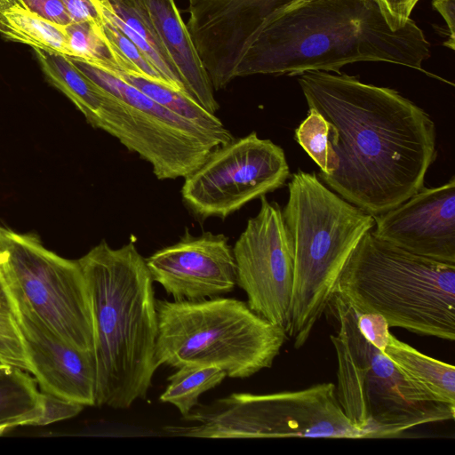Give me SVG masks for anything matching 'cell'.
<instances>
[{"label": "cell", "mask_w": 455, "mask_h": 455, "mask_svg": "<svg viewBox=\"0 0 455 455\" xmlns=\"http://www.w3.org/2000/svg\"><path fill=\"white\" fill-rule=\"evenodd\" d=\"M0 361L6 365L32 371L18 327L10 295L0 278Z\"/></svg>", "instance_id": "obj_25"}, {"label": "cell", "mask_w": 455, "mask_h": 455, "mask_svg": "<svg viewBox=\"0 0 455 455\" xmlns=\"http://www.w3.org/2000/svg\"><path fill=\"white\" fill-rule=\"evenodd\" d=\"M99 23L72 22L65 26L73 57L114 70V58L100 34Z\"/></svg>", "instance_id": "obj_26"}, {"label": "cell", "mask_w": 455, "mask_h": 455, "mask_svg": "<svg viewBox=\"0 0 455 455\" xmlns=\"http://www.w3.org/2000/svg\"><path fill=\"white\" fill-rule=\"evenodd\" d=\"M145 259L153 281L176 301L220 297L236 285L233 247L223 234L195 236L186 230L177 243Z\"/></svg>", "instance_id": "obj_14"}, {"label": "cell", "mask_w": 455, "mask_h": 455, "mask_svg": "<svg viewBox=\"0 0 455 455\" xmlns=\"http://www.w3.org/2000/svg\"><path fill=\"white\" fill-rule=\"evenodd\" d=\"M100 17L112 22L140 51L148 62L156 69L165 84L186 93L181 78L175 66L159 55L139 34L124 23L111 10L108 0H91Z\"/></svg>", "instance_id": "obj_27"}, {"label": "cell", "mask_w": 455, "mask_h": 455, "mask_svg": "<svg viewBox=\"0 0 455 455\" xmlns=\"http://www.w3.org/2000/svg\"><path fill=\"white\" fill-rule=\"evenodd\" d=\"M43 411V392L28 371L0 369V435L22 426L36 427Z\"/></svg>", "instance_id": "obj_20"}, {"label": "cell", "mask_w": 455, "mask_h": 455, "mask_svg": "<svg viewBox=\"0 0 455 455\" xmlns=\"http://www.w3.org/2000/svg\"><path fill=\"white\" fill-rule=\"evenodd\" d=\"M186 23L214 90L224 89L259 33L306 0H188Z\"/></svg>", "instance_id": "obj_13"}, {"label": "cell", "mask_w": 455, "mask_h": 455, "mask_svg": "<svg viewBox=\"0 0 455 455\" xmlns=\"http://www.w3.org/2000/svg\"><path fill=\"white\" fill-rule=\"evenodd\" d=\"M373 217L377 237L416 255L455 264L454 176Z\"/></svg>", "instance_id": "obj_15"}, {"label": "cell", "mask_w": 455, "mask_h": 455, "mask_svg": "<svg viewBox=\"0 0 455 455\" xmlns=\"http://www.w3.org/2000/svg\"><path fill=\"white\" fill-rule=\"evenodd\" d=\"M183 419L196 424L167 426L166 433L217 439L363 438L345 415L331 382L267 395L233 393L208 405L198 404Z\"/></svg>", "instance_id": "obj_9"}, {"label": "cell", "mask_w": 455, "mask_h": 455, "mask_svg": "<svg viewBox=\"0 0 455 455\" xmlns=\"http://www.w3.org/2000/svg\"><path fill=\"white\" fill-rule=\"evenodd\" d=\"M308 108L330 124L336 165L319 175L339 196L379 215L424 188L436 158L430 116L397 91L347 74L299 75Z\"/></svg>", "instance_id": "obj_1"}, {"label": "cell", "mask_w": 455, "mask_h": 455, "mask_svg": "<svg viewBox=\"0 0 455 455\" xmlns=\"http://www.w3.org/2000/svg\"><path fill=\"white\" fill-rule=\"evenodd\" d=\"M289 176L283 148L252 132L214 148L184 178L181 197L197 217L224 220L249 202L283 187Z\"/></svg>", "instance_id": "obj_11"}, {"label": "cell", "mask_w": 455, "mask_h": 455, "mask_svg": "<svg viewBox=\"0 0 455 455\" xmlns=\"http://www.w3.org/2000/svg\"><path fill=\"white\" fill-rule=\"evenodd\" d=\"M339 329L331 335L338 371L336 394L363 438L398 435L410 428L454 419L455 406L411 380L384 353L389 326L379 314L355 312L335 291L328 304Z\"/></svg>", "instance_id": "obj_4"}, {"label": "cell", "mask_w": 455, "mask_h": 455, "mask_svg": "<svg viewBox=\"0 0 455 455\" xmlns=\"http://www.w3.org/2000/svg\"><path fill=\"white\" fill-rule=\"evenodd\" d=\"M384 353L414 383L455 406V368L426 355L391 333Z\"/></svg>", "instance_id": "obj_19"}, {"label": "cell", "mask_w": 455, "mask_h": 455, "mask_svg": "<svg viewBox=\"0 0 455 455\" xmlns=\"http://www.w3.org/2000/svg\"><path fill=\"white\" fill-rule=\"evenodd\" d=\"M236 284L249 307L288 333L294 283V258L280 205L260 197L256 216L248 220L233 247Z\"/></svg>", "instance_id": "obj_12"}, {"label": "cell", "mask_w": 455, "mask_h": 455, "mask_svg": "<svg viewBox=\"0 0 455 455\" xmlns=\"http://www.w3.org/2000/svg\"><path fill=\"white\" fill-rule=\"evenodd\" d=\"M48 81L63 92L92 125L104 101L103 90L76 68L65 56L35 50Z\"/></svg>", "instance_id": "obj_21"}, {"label": "cell", "mask_w": 455, "mask_h": 455, "mask_svg": "<svg viewBox=\"0 0 455 455\" xmlns=\"http://www.w3.org/2000/svg\"><path fill=\"white\" fill-rule=\"evenodd\" d=\"M329 134L328 122L311 108H308L307 117L295 130L296 141L319 166V175L331 174L336 165Z\"/></svg>", "instance_id": "obj_24"}, {"label": "cell", "mask_w": 455, "mask_h": 455, "mask_svg": "<svg viewBox=\"0 0 455 455\" xmlns=\"http://www.w3.org/2000/svg\"><path fill=\"white\" fill-rule=\"evenodd\" d=\"M84 405L43 392V411L36 427L68 419L79 414Z\"/></svg>", "instance_id": "obj_28"}, {"label": "cell", "mask_w": 455, "mask_h": 455, "mask_svg": "<svg viewBox=\"0 0 455 455\" xmlns=\"http://www.w3.org/2000/svg\"><path fill=\"white\" fill-rule=\"evenodd\" d=\"M109 71L176 115L228 141L234 139L231 132L215 114L207 111L187 93L139 74L120 70Z\"/></svg>", "instance_id": "obj_22"}, {"label": "cell", "mask_w": 455, "mask_h": 455, "mask_svg": "<svg viewBox=\"0 0 455 455\" xmlns=\"http://www.w3.org/2000/svg\"><path fill=\"white\" fill-rule=\"evenodd\" d=\"M288 190L282 214L294 258V283L287 335L299 348L327 309L346 261L375 220L327 188L315 172L297 171Z\"/></svg>", "instance_id": "obj_5"}, {"label": "cell", "mask_w": 455, "mask_h": 455, "mask_svg": "<svg viewBox=\"0 0 455 455\" xmlns=\"http://www.w3.org/2000/svg\"><path fill=\"white\" fill-rule=\"evenodd\" d=\"M31 374L42 392L94 406L96 366L94 354L82 351L59 338L44 324L14 307Z\"/></svg>", "instance_id": "obj_16"}, {"label": "cell", "mask_w": 455, "mask_h": 455, "mask_svg": "<svg viewBox=\"0 0 455 455\" xmlns=\"http://www.w3.org/2000/svg\"><path fill=\"white\" fill-rule=\"evenodd\" d=\"M430 44L410 19L394 30L376 0H306L269 23L248 48L235 77L334 71L358 61H382L428 73Z\"/></svg>", "instance_id": "obj_2"}, {"label": "cell", "mask_w": 455, "mask_h": 455, "mask_svg": "<svg viewBox=\"0 0 455 455\" xmlns=\"http://www.w3.org/2000/svg\"><path fill=\"white\" fill-rule=\"evenodd\" d=\"M188 95L212 114L220 106L175 0H142Z\"/></svg>", "instance_id": "obj_17"}, {"label": "cell", "mask_w": 455, "mask_h": 455, "mask_svg": "<svg viewBox=\"0 0 455 455\" xmlns=\"http://www.w3.org/2000/svg\"><path fill=\"white\" fill-rule=\"evenodd\" d=\"M168 378V386L160 401L174 405L186 417L199 403V396L220 385L227 377L216 366L184 365Z\"/></svg>", "instance_id": "obj_23"}, {"label": "cell", "mask_w": 455, "mask_h": 455, "mask_svg": "<svg viewBox=\"0 0 455 455\" xmlns=\"http://www.w3.org/2000/svg\"><path fill=\"white\" fill-rule=\"evenodd\" d=\"M31 11L61 26L73 22L61 0H21Z\"/></svg>", "instance_id": "obj_29"}, {"label": "cell", "mask_w": 455, "mask_h": 455, "mask_svg": "<svg viewBox=\"0 0 455 455\" xmlns=\"http://www.w3.org/2000/svg\"><path fill=\"white\" fill-rule=\"evenodd\" d=\"M0 278L15 308L93 353L90 294L77 260L51 251L34 235L0 226Z\"/></svg>", "instance_id": "obj_10"}, {"label": "cell", "mask_w": 455, "mask_h": 455, "mask_svg": "<svg viewBox=\"0 0 455 455\" xmlns=\"http://www.w3.org/2000/svg\"><path fill=\"white\" fill-rule=\"evenodd\" d=\"M68 58L103 90V105L92 126L147 161L158 180L186 178L214 148L229 142L161 106L109 70Z\"/></svg>", "instance_id": "obj_8"}, {"label": "cell", "mask_w": 455, "mask_h": 455, "mask_svg": "<svg viewBox=\"0 0 455 455\" xmlns=\"http://www.w3.org/2000/svg\"><path fill=\"white\" fill-rule=\"evenodd\" d=\"M89 290L94 329L96 406L127 409L147 397L158 368L153 279L131 240H102L77 259Z\"/></svg>", "instance_id": "obj_3"}, {"label": "cell", "mask_w": 455, "mask_h": 455, "mask_svg": "<svg viewBox=\"0 0 455 455\" xmlns=\"http://www.w3.org/2000/svg\"><path fill=\"white\" fill-rule=\"evenodd\" d=\"M335 291L389 327L455 339V264L409 252L371 230L346 261Z\"/></svg>", "instance_id": "obj_6"}, {"label": "cell", "mask_w": 455, "mask_h": 455, "mask_svg": "<svg viewBox=\"0 0 455 455\" xmlns=\"http://www.w3.org/2000/svg\"><path fill=\"white\" fill-rule=\"evenodd\" d=\"M4 366H5L4 364V365H0V369L3 368Z\"/></svg>", "instance_id": "obj_33"}, {"label": "cell", "mask_w": 455, "mask_h": 455, "mask_svg": "<svg viewBox=\"0 0 455 455\" xmlns=\"http://www.w3.org/2000/svg\"><path fill=\"white\" fill-rule=\"evenodd\" d=\"M156 307L158 367L216 366L245 379L270 368L288 336L235 299H156Z\"/></svg>", "instance_id": "obj_7"}, {"label": "cell", "mask_w": 455, "mask_h": 455, "mask_svg": "<svg viewBox=\"0 0 455 455\" xmlns=\"http://www.w3.org/2000/svg\"><path fill=\"white\" fill-rule=\"evenodd\" d=\"M73 22L98 23L100 14L91 0H61Z\"/></svg>", "instance_id": "obj_30"}, {"label": "cell", "mask_w": 455, "mask_h": 455, "mask_svg": "<svg viewBox=\"0 0 455 455\" xmlns=\"http://www.w3.org/2000/svg\"><path fill=\"white\" fill-rule=\"evenodd\" d=\"M0 34L34 50L73 57L65 27L41 17L21 0H0Z\"/></svg>", "instance_id": "obj_18"}, {"label": "cell", "mask_w": 455, "mask_h": 455, "mask_svg": "<svg viewBox=\"0 0 455 455\" xmlns=\"http://www.w3.org/2000/svg\"><path fill=\"white\" fill-rule=\"evenodd\" d=\"M0 365H4V363L1 361H0ZM4 365H6V364H4Z\"/></svg>", "instance_id": "obj_32"}, {"label": "cell", "mask_w": 455, "mask_h": 455, "mask_svg": "<svg viewBox=\"0 0 455 455\" xmlns=\"http://www.w3.org/2000/svg\"><path fill=\"white\" fill-rule=\"evenodd\" d=\"M433 7L442 15L448 28V40L443 45L455 49V0H432Z\"/></svg>", "instance_id": "obj_31"}]
</instances>
